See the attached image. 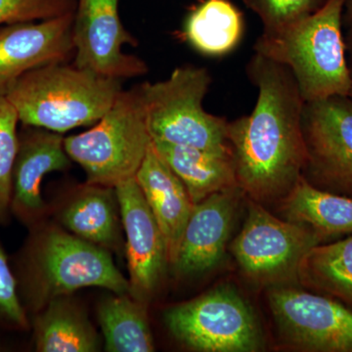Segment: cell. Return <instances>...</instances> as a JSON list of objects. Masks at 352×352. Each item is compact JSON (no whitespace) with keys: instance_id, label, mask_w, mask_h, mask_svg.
Segmentation results:
<instances>
[{"instance_id":"6da1fadb","label":"cell","mask_w":352,"mask_h":352,"mask_svg":"<svg viewBox=\"0 0 352 352\" xmlns=\"http://www.w3.org/2000/svg\"><path fill=\"white\" fill-rule=\"evenodd\" d=\"M245 73L258 98L251 115L228 122L227 138L238 185L248 199L264 206L282 200L302 176L305 100L285 65L254 53Z\"/></svg>"},{"instance_id":"4fadbf2b","label":"cell","mask_w":352,"mask_h":352,"mask_svg":"<svg viewBox=\"0 0 352 352\" xmlns=\"http://www.w3.org/2000/svg\"><path fill=\"white\" fill-rule=\"evenodd\" d=\"M74 15L0 27V95L28 72L74 59Z\"/></svg>"},{"instance_id":"f1b7e54d","label":"cell","mask_w":352,"mask_h":352,"mask_svg":"<svg viewBox=\"0 0 352 352\" xmlns=\"http://www.w3.org/2000/svg\"><path fill=\"white\" fill-rule=\"evenodd\" d=\"M346 12L344 16V21L349 27L352 25V0H347L346 6Z\"/></svg>"},{"instance_id":"5b68a950","label":"cell","mask_w":352,"mask_h":352,"mask_svg":"<svg viewBox=\"0 0 352 352\" xmlns=\"http://www.w3.org/2000/svg\"><path fill=\"white\" fill-rule=\"evenodd\" d=\"M212 82L207 69L184 65L166 80L139 85L152 140L232 154L227 138L229 120L204 109Z\"/></svg>"},{"instance_id":"8fae6325","label":"cell","mask_w":352,"mask_h":352,"mask_svg":"<svg viewBox=\"0 0 352 352\" xmlns=\"http://www.w3.org/2000/svg\"><path fill=\"white\" fill-rule=\"evenodd\" d=\"M120 0H76L73 64L98 75L124 80L144 76L147 64L122 51L138 41L120 20Z\"/></svg>"},{"instance_id":"83f0119b","label":"cell","mask_w":352,"mask_h":352,"mask_svg":"<svg viewBox=\"0 0 352 352\" xmlns=\"http://www.w3.org/2000/svg\"><path fill=\"white\" fill-rule=\"evenodd\" d=\"M344 39H346L347 64H349V76H351V90H349V97L352 99V25L349 27V31Z\"/></svg>"},{"instance_id":"603a6c76","label":"cell","mask_w":352,"mask_h":352,"mask_svg":"<svg viewBox=\"0 0 352 352\" xmlns=\"http://www.w3.org/2000/svg\"><path fill=\"white\" fill-rule=\"evenodd\" d=\"M298 280L352 309V236L314 247L300 264Z\"/></svg>"},{"instance_id":"cb8c5ba5","label":"cell","mask_w":352,"mask_h":352,"mask_svg":"<svg viewBox=\"0 0 352 352\" xmlns=\"http://www.w3.org/2000/svg\"><path fill=\"white\" fill-rule=\"evenodd\" d=\"M18 113L6 95H0V224L11 217V189L14 163L19 144Z\"/></svg>"},{"instance_id":"44dd1931","label":"cell","mask_w":352,"mask_h":352,"mask_svg":"<svg viewBox=\"0 0 352 352\" xmlns=\"http://www.w3.org/2000/svg\"><path fill=\"white\" fill-rule=\"evenodd\" d=\"M244 32V16L230 0H199L187 14L182 36L201 54L221 57L239 45Z\"/></svg>"},{"instance_id":"2e32d148","label":"cell","mask_w":352,"mask_h":352,"mask_svg":"<svg viewBox=\"0 0 352 352\" xmlns=\"http://www.w3.org/2000/svg\"><path fill=\"white\" fill-rule=\"evenodd\" d=\"M59 226L109 252H124L122 217L113 187L85 182L72 190L55 212Z\"/></svg>"},{"instance_id":"52a82bcc","label":"cell","mask_w":352,"mask_h":352,"mask_svg":"<svg viewBox=\"0 0 352 352\" xmlns=\"http://www.w3.org/2000/svg\"><path fill=\"white\" fill-rule=\"evenodd\" d=\"M164 319L173 337L193 351L256 352L264 346L254 310L230 285L168 308Z\"/></svg>"},{"instance_id":"5bb4252c","label":"cell","mask_w":352,"mask_h":352,"mask_svg":"<svg viewBox=\"0 0 352 352\" xmlns=\"http://www.w3.org/2000/svg\"><path fill=\"white\" fill-rule=\"evenodd\" d=\"M62 133L41 127L23 126L14 163L11 189V215L27 226L45 220L48 208L41 196L44 176L72 166Z\"/></svg>"},{"instance_id":"8992f818","label":"cell","mask_w":352,"mask_h":352,"mask_svg":"<svg viewBox=\"0 0 352 352\" xmlns=\"http://www.w3.org/2000/svg\"><path fill=\"white\" fill-rule=\"evenodd\" d=\"M151 143L139 85L122 89L92 129L64 140L67 154L82 166L87 183L113 188L135 178Z\"/></svg>"},{"instance_id":"4316f807","label":"cell","mask_w":352,"mask_h":352,"mask_svg":"<svg viewBox=\"0 0 352 352\" xmlns=\"http://www.w3.org/2000/svg\"><path fill=\"white\" fill-rule=\"evenodd\" d=\"M76 0H0V27L75 12Z\"/></svg>"},{"instance_id":"7c38bea8","label":"cell","mask_w":352,"mask_h":352,"mask_svg":"<svg viewBox=\"0 0 352 352\" xmlns=\"http://www.w3.org/2000/svg\"><path fill=\"white\" fill-rule=\"evenodd\" d=\"M115 189L126 237L129 295L148 303L170 265L166 242L135 178Z\"/></svg>"},{"instance_id":"9a60e30c","label":"cell","mask_w":352,"mask_h":352,"mask_svg":"<svg viewBox=\"0 0 352 352\" xmlns=\"http://www.w3.org/2000/svg\"><path fill=\"white\" fill-rule=\"evenodd\" d=\"M245 197L239 186L231 187L194 206L173 265L177 274H201L219 265Z\"/></svg>"},{"instance_id":"d4e9b609","label":"cell","mask_w":352,"mask_h":352,"mask_svg":"<svg viewBox=\"0 0 352 352\" xmlns=\"http://www.w3.org/2000/svg\"><path fill=\"white\" fill-rule=\"evenodd\" d=\"M325 0H244L245 6L261 18L263 34H272L305 19Z\"/></svg>"},{"instance_id":"7a4b0ae2","label":"cell","mask_w":352,"mask_h":352,"mask_svg":"<svg viewBox=\"0 0 352 352\" xmlns=\"http://www.w3.org/2000/svg\"><path fill=\"white\" fill-rule=\"evenodd\" d=\"M12 268L29 316L53 298L87 287L129 295V279L113 263L111 252L45 220L30 228Z\"/></svg>"},{"instance_id":"ba28073f","label":"cell","mask_w":352,"mask_h":352,"mask_svg":"<svg viewBox=\"0 0 352 352\" xmlns=\"http://www.w3.org/2000/svg\"><path fill=\"white\" fill-rule=\"evenodd\" d=\"M323 243L311 227L279 219L248 199L244 226L230 250L245 276L271 288L298 280L303 258Z\"/></svg>"},{"instance_id":"484cf974","label":"cell","mask_w":352,"mask_h":352,"mask_svg":"<svg viewBox=\"0 0 352 352\" xmlns=\"http://www.w3.org/2000/svg\"><path fill=\"white\" fill-rule=\"evenodd\" d=\"M0 328L25 332L31 321L21 300L12 265L0 243Z\"/></svg>"},{"instance_id":"30bf717a","label":"cell","mask_w":352,"mask_h":352,"mask_svg":"<svg viewBox=\"0 0 352 352\" xmlns=\"http://www.w3.org/2000/svg\"><path fill=\"white\" fill-rule=\"evenodd\" d=\"M268 303L285 344L310 352H352V309L318 293L271 287Z\"/></svg>"},{"instance_id":"9c48e42d","label":"cell","mask_w":352,"mask_h":352,"mask_svg":"<svg viewBox=\"0 0 352 352\" xmlns=\"http://www.w3.org/2000/svg\"><path fill=\"white\" fill-rule=\"evenodd\" d=\"M305 160L302 177L316 188L352 198V99L305 102L302 115Z\"/></svg>"},{"instance_id":"d6986e66","label":"cell","mask_w":352,"mask_h":352,"mask_svg":"<svg viewBox=\"0 0 352 352\" xmlns=\"http://www.w3.org/2000/svg\"><path fill=\"white\" fill-rule=\"evenodd\" d=\"M152 141L157 154L184 184L194 205L217 192L239 186L232 154Z\"/></svg>"},{"instance_id":"ffe728a7","label":"cell","mask_w":352,"mask_h":352,"mask_svg":"<svg viewBox=\"0 0 352 352\" xmlns=\"http://www.w3.org/2000/svg\"><path fill=\"white\" fill-rule=\"evenodd\" d=\"M285 220L311 227L325 242L352 235V198L316 188L300 177L280 200Z\"/></svg>"},{"instance_id":"e0dca14e","label":"cell","mask_w":352,"mask_h":352,"mask_svg":"<svg viewBox=\"0 0 352 352\" xmlns=\"http://www.w3.org/2000/svg\"><path fill=\"white\" fill-rule=\"evenodd\" d=\"M139 188L156 219L173 266L194 204L184 184L157 154L153 141L135 175Z\"/></svg>"},{"instance_id":"7402d4cb","label":"cell","mask_w":352,"mask_h":352,"mask_svg":"<svg viewBox=\"0 0 352 352\" xmlns=\"http://www.w3.org/2000/svg\"><path fill=\"white\" fill-rule=\"evenodd\" d=\"M147 308L148 303L131 295H116L102 300L97 312L106 351H155Z\"/></svg>"},{"instance_id":"3957f363","label":"cell","mask_w":352,"mask_h":352,"mask_svg":"<svg viewBox=\"0 0 352 352\" xmlns=\"http://www.w3.org/2000/svg\"><path fill=\"white\" fill-rule=\"evenodd\" d=\"M347 0H325L305 19L272 34H261L254 53L288 67L305 102L349 96L351 76L342 34Z\"/></svg>"},{"instance_id":"277c9868","label":"cell","mask_w":352,"mask_h":352,"mask_svg":"<svg viewBox=\"0 0 352 352\" xmlns=\"http://www.w3.org/2000/svg\"><path fill=\"white\" fill-rule=\"evenodd\" d=\"M122 90V80L57 63L28 72L4 95L23 126L63 133L96 124Z\"/></svg>"},{"instance_id":"f546056e","label":"cell","mask_w":352,"mask_h":352,"mask_svg":"<svg viewBox=\"0 0 352 352\" xmlns=\"http://www.w3.org/2000/svg\"><path fill=\"white\" fill-rule=\"evenodd\" d=\"M0 349H1V344H0Z\"/></svg>"},{"instance_id":"ac0fdd59","label":"cell","mask_w":352,"mask_h":352,"mask_svg":"<svg viewBox=\"0 0 352 352\" xmlns=\"http://www.w3.org/2000/svg\"><path fill=\"white\" fill-rule=\"evenodd\" d=\"M30 317L36 351L95 352L100 349L98 333L71 296L53 298Z\"/></svg>"}]
</instances>
